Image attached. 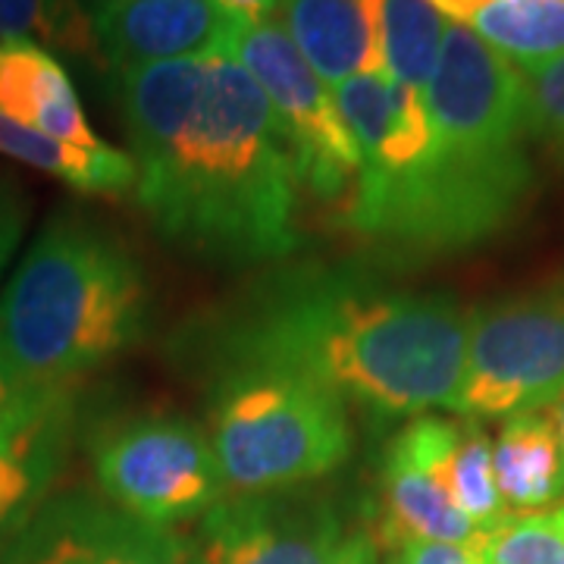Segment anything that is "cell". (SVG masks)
Here are the masks:
<instances>
[{
  "mask_svg": "<svg viewBox=\"0 0 564 564\" xmlns=\"http://www.w3.org/2000/svg\"><path fill=\"white\" fill-rule=\"evenodd\" d=\"M91 462L107 502L148 524L202 518L226 496L210 436L182 417L151 414L113 423L95 440Z\"/></svg>",
  "mask_w": 564,
  "mask_h": 564,
  "instance_id": "8992f818",
  "label": "cell"
},
{
  "mask_svg": "<svg viewBox=\"0 0 564 564\" xmlns=\"http://www.w3.org/2000/svg\"><path fill=\"white\" fill-rule=\"evenodd\" d=\"M289 39L326 85L386 73L380 54V0H280Z\"/></svg>",
  "mask_w": 564,
  "mask_h": 564,
  "instance_id": "7c38bea8",
  "label": "cell"
},
{
  "mask_svg": "<svg viewBox=\"0 0 564 564\" xmlns=\"http://www.w3.org/2000/svg\"><path fill=\"white\" fill-rule=\"evenodd\" d=\"M527 132L555 144L564 154V54L524 69Z\"/></svg>",
  "mask_w": 564,
  "mask_h": 564,
  "instance_id": "cb8c5ba5",
  "label": "cell"
},
{
  "mask_svg": "<svg viewBox=\"0 0 564 564\" xmlns=\"http://www.w3.org/2000/svg\"><path fill=\"white\" fill-rule=\"evenodd\" d=\"M217 7H223L232 20L258 22V20H273L280 0H214Z\"/></svg>",
  "mask_w": 564,
  "mask_h": 564,
  "instance_id": "4316f807",
  "label": "cell"
},
{
  "mask_svg": "<svg viewBox=\"0 0 564 564\" xmlns=\"http://www.w3.org/2000/svg\"><path fill=\"white\" fill-rule=\"evenodd\" d=\"M144 314L132 251L98 223L54 217L0 295V339L25 383L73 392L139 339Z\"/></svg>",
  "mask_w": 564,
  "mask_h": 564,
  "instance_id": "3957f363",
  "label": "cell"
},
{
  "mask_svg": "<svg viewBox=\"0 0 564 564\" xmlns=\"http://www.w3.org/2000/svg\"><path fill=\"white\" fill-rule=\"evenodd\" d=\"M467 311L343 267H295L192 329L185 355L220 380L280 373L323 386L377 417L458 411Z\"/></svg>",
  "mask_w": 564,
  "mask_h": 564,
  "instance_id": "6da1fadb",
  "label": "cell"
},
{
  "mask_svg": "<svg viewBox=\"0 0 564 564\" xmlns=\"http://www.w3.org/2000/svg\"><path fill=\"white\" fill-rule=\"evenodd\" d=\"M95 41L120 69L207 57L229 47L236 20L214 0H85Z\"/></svg>",
  "mask_w": 564,
  "mask_h": 564,
  "instance_id": "30bf717a",
  "label": "cell"
},
{
  "mask_svg": "<svg viewBox=\"0 0 564 564\" xmlns=\"http://www.w3.org/2000/svg\"><path fill=\"white\" fill-rule=\"evenodd\" d=\"M480 536L474 543H404L399 564H484Z\"/></svg>",
  "mask_w": 564,
  "mask_h": 564,
  "instance_id": "484cf974",
  "label": "cell"
},
{
  "mask_svg": "<svg viewBox=\"0 0 564 564\" xmlns=\"http://www.w3.org/2000/svg\"><path fill=\"white\" fill-rule=\"evenodd\" d=\"M440 484L448 492L452 505L480 533H489L511 518L502 496H499V486H496L492 440L480 430V423H464L462 440L440 470Z\"/></svg>",
  "mask_w": 564,
  "mask_h": 564,
  "instance_id": "ffe728a7",
  "label": "cell"
},
{
  "mask_svg": "<svg viewBox=\"0 0 564 564\" xmlns=\"http://www.w3.org/2000/svg\"><path fill=\"white\" fill-rule=\"evenodd\" d=\"M377 555H380V549L373 543V536L355 533V536H345L336 564H377Z\"/></svg>",
  "mask_w": 564,
  "mask_h": 564,
  "instance_id": "83f0119b",
  "label": "cell"
},
{
  "mask_svg": "<svg viewBox=\"0 0 564 564\" xmlns=\"http://www.w3.org/2000/svg\"><path fill=\"white\" fill-rule=\"evenodd\" d=\"M333 101L361 151L358 182H380L408 173L430 148L423 95L389 73H361L333 85Z\"/></svg>",
  "mask_w": 564,
  "mask_h": 564,
  "instance_id": "8fae6325",
  "label": "cell"
},
{
  "mask_svg": "<svg viewBox=\"0 0 564 564\" xmlns=\"http://www.w3.org/2000/svg\"><path fill=\"white\" fill-rule=\"evenodd\" d=\"M0 154L25 163L32 170L51 173L82 195H126L135 192L139 166L132 154L120 148H76L61 139H51L32 126L10 120L0 113Z\"/></svg>",
  "mask_w": 564,
  "mask_h": 564,
  "instance_id": "2e32d148",
  "label": "cell"
},
{
  "mask_svg": "<svg viewBox=\"0 0 564 564\" xmlns=\"http://www.w3.org/2000/svg\"><path fill=\"white\" fill-rule=\"evenodd\" d=\"M44 39L82 54L95 32L76 0H0V41Z\"/></svg>",
  "mask_w": 564,
  "mask_h": 564,
  "instance_id": "7402d4cb",
  "label": "cell"
},
{
  "mask_svg": "<svg viewBox=\"0 0 564 564\" xmlns=\"http://www.w3.org/2000/svg\"><path fill=\"white\" fill-rule=\"evenodd\" d=\"M562 392L564 280L470 311L462 414L480 421L543 411Z\"/></svg>",
  "mask_w": 564,
  "mask_h": 564,
  "instance_id": "5b68a950",
  "label": "cell"
},
{
  "mask_svg": "<svg viewBox=\"0 0 564 564\" xmlns=\"http://www.w3.org/2000/svg\"><path fill=\"white\" fill-rule=\"evenodd\" d=\"M258 82L289 135L299 182L323 202L355 188L361 151L345 126L329 85L307 66L276 20H236L226 47Z\"/></svg>",
  "mask_w": 564,
  "mask_h": 564,
  "instance_id": "52a82bcc",
  "label": "cell"
},
{
  "mask_svg": "<svg viewBox=\"0 0 564 564\" xmlns=\"http://www.w3.org/2000/svg\"><path fill=\"white\" fill-rule=\"evenodd\" d=\"M484 564H564V505L540 514H511L480 536Z\"/></svg>",
  "mask_w": 564,
  "mask_h": 564,
  "instance_id": "44dd1931",
  "label": "cell"
},
{
  "mask_svg": "<svg viewBox=\"0 0 564 564\" xmlns=\"http://www.w3.org/2000/svg\"><path fill=\"white\" fill-rule=\"evenodd\" d=\"M54 462L0 440V543H10L32 518V505L47 484Z\"/></svg>",
  "mask_w": 564,
  "mask_h": 564,
  "instance_id": "603a6c76",
  "label": "cell"
},
{
  "mask_svg": "<svg viewBox=\"0 0 564 564\" xmlns=\"http://www.w3.org/2000/svg\"><path fill=\"white\" fill-rule=\"evenodd\" d=\"M299 170L258 82L229 51L204 57L192 117L158 161L139 166L135 198L166 242L217 263H263L299 245Z\"/></svg>",
  "mask_w": 564,
  "mask_h": 564,
  "instance_id": "7a4b0ae2",
  "label": "cell"
},
{
  "mask_svg": "<svg viewBox=\"0 0 564 564\" xmlns=\"http://www.w3.org/2000/svg\"><path fill=\"white\" fill-rule=\"evenodd\" d=\"M383 502L377 530L370 533L377 549H402L404 543H474L480 530L452 505L443 484L417 470L414 464L386 455Z\"/></svg>",
  "mask_w": 564,
  "mask_h": 564,
  "instance_id": "9a60e30c",
  "label": "cell"
},
{
  "mask_svg": "<svg viewBox=\"0 0 564 564\" xmlns=\"http://www.w3.org/2000/svg\"><path fill=\"white\" fill-rule=\"evenodd\" d=\"M69 411V392L25 383L0 339V440L57 462V443Z\"/></svg>",
  "mask_w": 564,
  "mask_h": 564,
  "instance_id": "d6986e66",
  "label": "cell"
},
{
  "mask_svg": "<svg viewBox=\"0 0 564 564\" xmlns=\"http://www.w3.org/2000/svg\"><path fill=\"white\" fill-rule=\"evenodd\" d=\"M492 470L508 514L564 505V448L545 408L505 417L492 443Z\"/></svg>",
  "mask_w": 564,
  "mask_h": 564,
  "instance_id": "5bb4252c",
  "label": "cell"
},
{
  "mask_svg": "<svg viewBox=\"0 0 564 564\" xmlns=\"http://www.w3.org/2000/svg\"><path fill=\"white\" fill-rule=\"evenodd\" d=\"M386 564H399V555H395V558H389V562Z\"/></svg>",
  "mask_w": 564,
  "mask_h": 564,
  "instance_id": "f546056e",
  "label": "cell"
},
{
  "mask_svg": "<svg viewBox=\"0 0 564 564\" xmlns=\"http://www.w3.org/2000/svg\"><path fill=\"white\" fill-rule=\"evenodd\" d=\"M470 32L524 73L564 54V0H492Z\"/></svg>",
  "mask_w": 564,
  "mask_h": 564,
  "instance_id": "e0dca14e",
  "label": "cell"
},
{
  "mask_svg": "<svg viewBox=\"0 0 564 564\" xmlns=\"http://www.w3.org/2000/svg\"><path fill=\"white\" fill-rule=\"evenodd\" d=\"M0 113L76 148L104 144L66 69L35 41H0Z\"/></svg>",
  "mask_w": 564,
  "mask_h": 564,
  "instance_id": "4fadbf2b",
  "label": "cell"
},
{
  "mask_svg": "<svg viewBox=\"0 0 564 564\" xmlns=\"http://www.w3.org/2000/svg\"><path fill=\"white\" fill-rule=\"evenodd\" d=\"M443 17L426 0H380V54L386 73L423 95L445 39Z\"/></svg>",
  "mask_w": 564,
  "mask_h": 564,
  "instance_id": "ac0fdd59",
  "label": "cell"
},
{
  "mask_svg": "<svg viewBox=\"0 0 564 564\" xmlns=\"http://www.w3.org/2000/svg\"><path fill=\"white\" fill-rule=\"evenodd\" d=\"M0 564H188V549L170 527L101 499L63 496L20 527Z\"/></svg>",
  "mask_w": 564,
  "mask_h": 564,
  "instance_id": "9c48e42d",
  "label": "cell"
},
{
  "mask_svg": "<svg viewBox=\"0 0 564 564\" xmlns=\"http://www.w3.org/2000/svg\"><path fill=\"white\" fill-rule=\"evenodd\" d=\"M549 411V417L555 423V433H558V440H562V448H564V392L555 399V402L545 408Z\"/></svg>",
  "mask_w": 564,
  "mask_h": 564,
  "instance_id": "f1b7e54d",
  "label": "cell"
},
{
  "mask_svg": "<svg viewBox=\"0 0 564 564\" xmlns=\"http://www.w3.org/2000/svg\"><path fill=\"white\" fill-rule=\"evenodd\" d=\"M210 430L223 489L232 496L299 489L351 455L343 399L280 373L214 380Z\"/></svg>",
  "mask_w": 564,
  "mask_h": 564,
  "instance_id": "277c9868",
  "label": "cell"
},
{
  "mask_svg": "<svg viewBox=\"0 0 564 564\" xmlns=\"http://www.w3.org/2000/svg\"><path fill=\"white\" fill-rule=\"evenodd\" d=\"M25 217H29V207H25L20 185H13V182L0 176V276H3L7 263L13 258L17 245H20Z\"/></svg>",
  "mask_w": 564,
  "mask_h": 564,
  "instance_id": "d4e9b609",
  "label": "cell"
},
{
  "mask_svg": "<svg viewBox=\"0 0 564 564\" xmlns=\"http://www.w3.org/2000/svg\"><path fill=\"white\" fill-rule=\"evenodd\" d=\"M343 518L311 489L226 492L198 518L188 564H336Z\"/></svg>",
  "mask_w": 564,
  "mask_h": 564,
  "instance_id": "ba28073f",
  "label": "cell"
}]
</instances>
